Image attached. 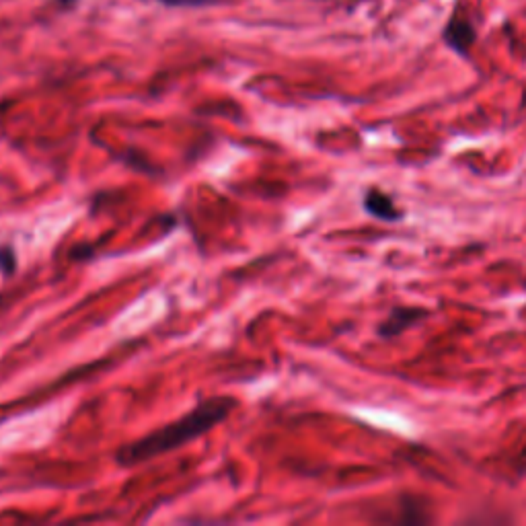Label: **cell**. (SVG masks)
Listing matches in <instances>:
<instances>
[{
    "label": "cell",
    "instance_id": "277c9868",
    "mask_svg": "<svg viewBox=\"0 0 526 526\" xmlns=\"http://www.w3.org/2000/svg\"><path fill=\"white\" fill-rule=\"evenodd\" d=\"M364 208L381 220L387 222H395L403 218V212L395 206V202L381 190H368L366 198H364Z\"/></svg>",
    "mask_w": 526,
    "mask_h": 526
},
{
    "label": "cell",
    "instance_id": "52a82bcc",
    "mask_svg": "<svg viewBox=\"0 0 526 526\" xmlns=\"http://www.w3.org/2000/svg\"><path fill=\"white\" fill-rule=\"evenodd\" d=\"M520 467H522V471H526V450H524V455L520 457Z\"/></svg>",
    "mask_w": 526,
    "mask_h": 526
},
{
    "label": "cell",
    "instance_id": "ba28073f",
    "mask_svg": "<svg viewBox=\"0 0 526 526\" xmlns=\"http://www.w3.org/2000/svg\"><path fill=\"white\" fill-rule=\"evenodd\" d=\"M60 3H62V5H72L74 0H60Z\"/></svg>",
    "mask_w": 526,
    "mask_h": 526
},
{
    "label": "cell",
    "instance_id": "9c48e42d",
    "mask_svg": "<svg viewBox=\"0 0 526 526\" xmlns=\"http://www.w3.org/2000/svg\"><path fill=\"white\" fill-rule=\"evenodd\" d=\"M524 288H526V282H524Z\"/></svg>",
    "mask_w": 526,
    "mask_h": 526
},
{
    "label": "cell",
    "instance_id": "7a4b0ae2",
    "mask_svg": "<svg viewBox=\"0 0 526 526\" xmlns=\"http://www.w3.org/2000/svg\"><path fill=\"white\" fill-rule=\"evenodd\" d=\"M442 40L450 50L457 52L459 56H469L473 44L477 42V29L465 15L457 13L450 17L448 23L444 25Z\"/></svg>",
    "mask_w": 526,
    "mask_h": 526
},
{
    "label": "cell",
    "instance_id": "8992f818",
    "mask_svg": "<svg viewBox=\"0 0 526 526\" xmlns=\"http://www.w3.org/2000/svg\"><path fill=\"white\" fill-rule=\"evenodd\" d=\"M15 251L11 247H5V249H0V272L3 274H13L15 272Z\"/></svg>",
    "mask_w": 526,
    "mask_h": 526
},
{
    "label": "cell",
    "instance_id": "3957f363",
    "mask_svg": "<svg viewBox=\"0 0 526 526\" xmlns=\"http://www.w3.org/2000/svg\"><path fill=\"white\" fill-rule=\"evenodd\" d=\"M428 317L426 309H411V307H401L395 309L385 323L379 325V335L381 337H395L403 333L405 329L418 325L422 319Z\"/></svg>",
    "mask_w": 526,
    "mask_h": 526
},
{
    "label": "cell",
    "instance_id": "6da1fadb",
    "mask_svg": "<svg viewBox=\"0 0 526 526\" xmlns=\"http://www.w3.org/2000/svg\"><path fill=\"white\" fill-rule=\"evenodd\" d=\"M235 407L237 401L233 397H212L208 401H202L181 420L161 430L150 432L148 436L136 442L124 444L116 453V461L122 467H134L165 453H171V450L200 438L202 434L210 432L216 424L227 420Z\"/></svg>",
    "mask_w": 526,
    "mask_h": 526
},
{
    "label": "cell",
    "instance_id": "5b68a950",
    "mask_svg": "<svg viewBox=\"0 0 526 526\" xmlns=\"http://www.w3.org/2000/svg\"><path fill=\"white\" fill-rule=\"evenodd\" d=\"M159 3L175 9H202V7L218 5L220 0H159Z\"/></svg>",
    "mask_w": 526,
    "mask_h": 526
}]
</instances>
